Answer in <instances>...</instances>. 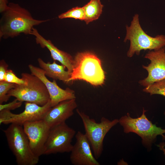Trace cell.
<instances>
[{"label": "cell", "instance_id": "1", "mask_svg": "<svg viewBox=\"0 0 165 165\" xmlns=\"http://www.w3.org/2000/svg\"><path fill=\"white\" fill-rule=\"evenodd\" d=\"M0 20V38H13L21 34L30 35L34 26L49 20L34 19L27 9L18 4L10 3Z\"/></svg>", "mask_w": 165, "mask_h": 165}, {"label": "cell", "instance_id": "2", "mask_svg": "<svg viewBox=\"0 0 165 165\" xmlns=\"http://www.w3.org/2000/svg\"><path fill=\"white\" fill-rule=\"evenodd\" d=\"M105 73L101 61L94 53L86 51L77 53L74 58L72 71L68 82L82 80L97 86L104 84Z\"/></svg>", "mask_w": 165, "mask_h": 165}, {"label": "cell", "instance_id": "3", "mask_svg": "<svg viewBox=\"0 0 165 165\" xmlns=\"http://www.w3.org/2000/svg\"><path fill=\"white\" fill-rule=\"evenodd\" d=\"M126 35L124 42H130L127 56L131 57L136 54L138 55L141 50H157L165 46V35H157L155 37L146 34L140 25L139 15L135 14L133 17L130 26H126Z\"/></svg>", "mask_w": 165, "mask_h": 165}, {"label": "cell", "instance_id": "4", "mask_svg": "<svg viewBox=\"0 0 165 165\" xmlns=\"http://www.w3.org/2000/svg\"><path fill=\"white\" fill-rule=\"evenodd\" d=\"M3 132L18 165H35L38 163L39 157L32 151L23 126L10 124Z\"/></svg>", "mask_w": 165, "mask_h": 165}, {"label": "cell", "instance_id": "5", "mask_svg": "<svg viewBox=\"0 0 165 165\" xmlns=\"http://www.w3.org/2000/svg\"><path fill=\"white\" fill-rule=\"evenodd\" d=\"M21 78L26 82L24 84H16L8 93L10 97H15L19 101L43 106L50 98L48 91L43 82L38 78L27 73L21 74Z\"/></svg>", "mask_w": 165, "mask_h": 165}, {"label": "cell", "instance_id": "6", "mask_svg": "<svg viewBox=\"0 0 165 165\" xmlns=\"http://www.w3.org/2000/svg\"><path fill=\"white\" fill-rule=\"evenodd\" d=\"M146 111L143 108L142 115L137 118L131 117L129 113L121 117L119 123L126 133H135L141 137L143 145L149 150L158 135L161 136L165 140V129L157 127L149 120L145 115Z\"/></svg>", "mask_w": 165, "mask_h": 165}, {"label": "cell", "instance_id": "7", "mask_svg": "<svg viewBox=\"0 0 165 165\" xmlns=\"http://www.w3.org/2000/svg\"><path fill=\"white\" fill-rule=\"evenodd\" d=\"M76 112L82 122L85 134L90 142L94 155L98 159L103 150V142L105 136L111 128L119 123V119H115L111 121L102 117L100 122L97 123L78 109Z\"/></svg>", "mask_w": 165, "mask_h": 165}, {"label": "cell", "instance_id": "8", "mask_svg": "<svg viewBox=\"0 0 165 165\" xmlns=\"http://www.w3.org/2000/svg\"><path fill=\"white\" fill-rule=\"evenodd\" d=\"M76 131L65 123L51 128L45 143L43 155L70 152L72 139Z\"/></svg>", "mask_w": 165, "mask_h": 165}, {"label": "cell", "instance_id": "9", "mask_svg": "<svg viewBox=\"0 0 165 165\" xmlns=\"http://www.w3.org/2000/svg\"><path fill=\"white\" fill-rule=\"evenodd\" d=\"M51 107L50 100L43 106L26 102L24 110L20 113H13L7 110L0 111V124L15 123L23 126L26 122L42 119Z\"/></svg>", "mask_w": 165, "mask_h": 165}, {"label": "cell", "instance_id": "10", "mask_svg": "<svg viewBox=\"0 0 165 165\" xmlns=\"http://www.w3.org/2000/svg\"><path fill=\"white\" fill-rule=\"evenodd\" d=\"M144 58L149 60L150 62L147 66L142 65L148 75L146 78L139 81L140 84L145 87L165 79V46L157 50L148 51Z\"/></svg>", "mask_w": 165, "mask_h": 165}, {"label": "cell", "instance_id": "11", "mask_svg": "<svg viewBox=\"0 0 165 165\" xmlns=\"http://www.w3.org/2000/svg\"><path fill=\"white\" fill-rule=\"evenodd\" d=\"M23 127L32 151L39 157L43 155L44 146L50 128L43 119L26 122Z\"/></svg>", "mask_w": 165, "mask_h": 165}, {"label": "cell", "instance_id": "12", "mask_svg": "<svg viewBox=\"0 0 165 165\" xmlns=\"http://www.w3.org/2000/svg\"><path fill=\"white\" fill-rule=\"evenodd\" d=\"M28 67L31 74L38 78L46 86L50 95L52 107L62 101L75 99L73 90L69 88L62 89L57 84L55 80L50 81L46 77L43 69L31 64H29Z\"/></svg>", "mask_w": 165, "mask_h": 165}, {"label": "cell", "instance_id": "13", "mask_svg": "<svg viewBox=\"0 0 165 165\" xmlns=\"http://www.w3.org/2000/svg\"><path fill=\"white\" fill-rule=\"evenodd\" d=\"M76 141L71 151L70 159L74 165H100L93 154L90 142L85 134L78 131Z\"/></svg>", "mask_w": 165, "mask_h": 165}, {"label": "cell", "instance_id": "14", "mask_svg": "<svg viewBox=\"0 0 165 165\" xmlns=\"http://www.w3.org/2000/svg\"><path fill=\"white\" fill-rule=\"evenodd\" d=\"M77 107L75 99L60 102L52 107L43 119L50 128L65 122L74 114Z\"/></svg>", "mask_w": 165, "mask_h": 165}, {"label": "cell", "instance_id": "15", "mask_svg": "<svg viewBox=\"0 0 165 165\" xmlns=\"http://www.w3.org/2000/svg\"><path fill=\"white\" fill-rule=\"evenodd\" d=\"M30 35L35 37L37 44H39L42 48H46L49 50L53 61H59L61 64L65 66L71 73L73 67L74 58L70 54L59 49L51 40L45 38L34 28Z\"/></svg>", "mask_w": 165, "mask_h": 165}, {"label": "cell", "instance_id": "16", "mask_svg": "<svg viewBox=\"0 0 165 165\" xmlns=\"http://www.w3.org/2000/svg\"><path fill=\"white\" fill-rule=\"evenodd\" d=\"M37 61L40 68L44 70L46 76L55 80L62 81L65 83L68 82L71 73L65 70L66 68L65 66L57 64L54 61L52 63H46L40 58H38Z\"/></svg>", "mask_w": 165, "mask_h": 165}, {"label": "cell", "instance_id": "17", "mask_svg": "<svg viewBox=\"0 0 165 165\" xmlns=\"http://www.w3.org/2000/svg\"><path fill=\"white\" fill-rule=\"evenodd\" d=\"M83 7L85 13L84 21L88 24L99 18L102 13L103 5L100 0H90Z\"/></svg>", "mask_w": 165, "mask_h": 165}, {"label": "cell", "instance_id": "18", "mask_svg": "<svg viewBox=\"0 0 165 165\" xmlns=\"http://www.w3.org/2000/svg\"><path fill=\"white\" fill-rule=\"evenodd\" d=\"M143 90L151 95L159 94L165 97V79L154 82L145 87Z\"/></svg>", "mask_w": 165, "mask_h": 165}, {"label": "cell", "instance_id": "19", "mask_svg": "<svg viewBox=\"0 0 165 165\" xmlns=\"http://www.w3.org/2000/svg\"><path fill=\"white\" fill-rule=\"evenodd\" d=\"M84 11L83 7L77 6L60 14L58 17L60 19L72 18L84 20Z\"/></svg>", "mask_w": 165, "mask_h": 165}, {"label": "cell", "instance_id": "20", "mask_svg": "<svg viewBox=\"0 0 165 165\" xmlns=\"http://www.w3.org/2000/svg\"><path fill=\"white\" fill-rule=\"evenodd\" d=\"M15 84L5 81H0V104L9 100L10 97L8 95V93L15 87Z\"/></svg>", "mask_w": 165, "mask_h": 165}, {"label": "cell", "instance_id": "21", "mask_svg": "<svg viewBox=\"0 0 165 165\" xmlns=\"http://www.w3.org/2000/svg\"><path fill=\"white\" fill-rule=\"evenodd\" d=\"M4 81L18 85L26 83L23 79L18 77L11 69L7 70L5 76Z\"/></svg>", "mask_w": 165, "mask_h": 165}, {"label": "cell", "instance_id": "22", "mask_svg": "<svg viewBox=\"0 0 165 165\" xmlns=\"http://www.w3.org/2000/svg\"><path fill=\"white\" fill-rule=\"evenodd\" d=\"M22 103V102L19 101L16 98L12 101L8 103L0 104V111L3 110L10 111L20 107Z\"/></svg>", "mask_w": 165, "mask_h": 165}, {"label": "cell", "instance_id": "23", "mask_svg": "<svg viewBox=\"0 0 165 165\" xmlns=\"http://www.w3.org/2000/svg\"><path fill=\"white\" fill-rule=\"evenodd\" d=\"M8 64L4 60L0 61V81H4L5 77L7 71Z\"/></svg>", "mask_w": 165, "mask_h": 165}, {"label": "cell", "instance_id": "24", "mask_svg": "<svg viewBox=\"0 0 165 165\" xmlns=\"http://www.w3.org/2000/svg\"><path fill=\"white\" fill-rule=\"evenodd\" d=\"M7 0H0V12H4L8 7Z\"/></svg>", "mask_w": 165, "mask_h": 165}, {"label": "cell", "instance_id": "25", "mask_svg": "<svg viewBox=\"0 0 165 165\" xmlns=\"http://www.w3.org/2000/svg\"><path fill=\"white\" fill-rule=\"evenodd\" d=\"M164 114L165 115V111ZM157 146L163 151L165 156V143L164 142H161Z\"/></svg>", "mask_w": 165, "mask_h": 165}]
</instances>
